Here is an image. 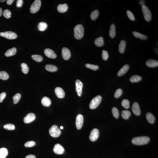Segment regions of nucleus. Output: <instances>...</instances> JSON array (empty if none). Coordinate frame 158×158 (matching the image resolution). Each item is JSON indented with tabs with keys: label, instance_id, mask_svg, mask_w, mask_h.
Wrapping results in <instances>:
<instances>
[{
	"label": "nucleus",
	"instance_id": "10",
	"mask_svg": "<svg viewBox=\"0 0 158 158\" xmlns=\"http://www.w3.org/2000/svg\"><path fill=\"white\" fill-rule=\"evenodd\" d=\"M53 150L54 153L59 155L63 154L65 152L64 148L59 144H57L54 145Z\"/></svg>",
	"mask_w": 158,
	"mask_h": 158
},
{
	"label": "nucleus",
	"instance_id": "47",
	"mask_svg": "<svg viewBox=\"0 0 158 158\" xmlns=\"http://www.w3.org/2000/svg\"><path fill=\"white\" fill-rule=\"evenodd\" d=\"M23 4V1L22 0H18L17 1L16 3V7L18 8L21 7Z\"/></svg>",
	"mask_w": 158,
	"mask_h": 158
},
{
	"label": "nucleus",
	"instance_id": "55",
	"mask_svg": "<svg viewBox=\"0 0 158 158\" xmlns=\"http://www.w3.org/2000/svg\"><path fill=\"white\" fill-rule=\"evenodd\" d=\"M1 2V1H0V3Z\"/></svg>",
	"mask_w": 158,
	"mask_h": 158
},
{
	"label": "nucleus",
	"instance_id": "43",
	"mask_svg": "<svg viewBox=\"0 0 158 158\" xmlns=\"http://www.w3.org/2000/svg\"><path fill=\"white\" fill-rule=\"evenodd\" d=\"M35 143L34 141H30L25 143L24 146L26 147H31L34 146Z\"/></svg>",
	"mask_w": 158,
	"mask_h": 158
},
{
	"label": "nucleus",
	"instance_id": "51",
	"mask_svg": "<svg viewBox=\"0 0 158 158\" xmlns=\"http://www.w3.org/2000/svg\"><path fill=\"white\" fill-rule=\"evenodd\" d=\"M3 14L2 9L1 8H0V17H1Z\"/></svg>",
	"mask_w": 158,
	"mask_h": 158
},
{
	"label": "nucleus",
	"instance_id": "29",
	"mask_svg": "<svg viewBox=\"0 0 158 158\" xmlns=\"http://www.w3.org/2000/svg\"><path fill=\"white\" fill-rule=\"evenodd\" d=\"M142 80V78L141 76L139 75H133L130 78V81L132 83L138 82Z\"/></svg>",
	"mask_w": 158,
	"mask_h": 158
},
{
	"label": "nucleus",
	"instance_id": "32",
	"mask_svg": "<svg viewBox=\"0 0 158 158\" xmlns=\"http://www.w3.org/2000/svg\"><path fill=\"white\" fill-rule=\"evenodd\" d=\"M131 112L128 110H123L122 111L121 115L122 117L124 119L127 120L131 116Z\"/></svg>",
	"mask_w": 158,
	"mask_h": 158
},
{
	"label": "nucleus",
	"instance_id": "53",
	"mask_svg": "<svg viewBox=\"0 0 158 158\" xmlns=\"http://www.w3.org/2000/svg\"><path fill=\"white\" fill-rule=\"evenodd\" d=\"M6 1L5 0H1V2L4 3Z\"/></svg>",
	"mask_w": 158,
	"mask_h": 158
},
{
	"label": "nucleus",
	"instance_id": "1",
	"mask_svg": "<svg viewBox=\"0 0 158 158\" xmlns=\"http://www.w3.org/2000/svg\"><path fill=\"white\" fill-rule=\"evenodd\" d=\"M150 141L149 137L146 136L137 137L133 138L132 142L137 145H142L148 143Z\"/></svg>",
	"mask_w": 158,
	"mask_h": 158
},
{
	"label": "nucleus",
	"instance_id": "14",
	"mask_svg": "<svg viewBox=\"0 0 158 158\" xmlns=\"http://www.w3.org/2000/svg\"><path fill=\"white\" fill-rule=\"evenodd\" d=\"M35 118V114L33 113H30L27 114L24 118V123L27 124L31 123L34 120Z\"/></svg>",
	"mask_w": 158,
	"mask_h": 158
},
{
	"label": "nucleus",
	"instance_id": "42",
	"mask_svg": "<svg viewBox=\"0 0 158 158\" xmlns=\"http://www.w3.org/2000/svg\"><path fill=\"white\" fill-rule=\"evenodd\" d=\"M123 93V90L121 89H118L116 90L114 94V97L116 98H118L122 95Z\"/></svg>",
	"mask_w": 158,
	"mask_h": 158
},
{
	"label": "nucleus",
	"instance_id": "39",
	"mask_svg": "<svg viewBox=\"0 0 158 158\" xmlns=\"http://www.w3.org/2000/svg\"><path fill=\"white\" fill-rule=\"evenodd\" d=\"M129 102L128 100L124 99L122 101V105L125 109H128L129 108Z\"/></svg>",
	"mask_w": 158,
	"mask_h": 158
},
{
	"label": "nucleus",
	"instance_id": "41",
	"mask_svg": "<svg viewBox=\"0 0 158 158\" xmlns=\"http://www.w3.org/2000/svg\"><path fill=\"white\" fill-rule=\"evenodd\" d=\"M4 128L5 129L9 130H13L15 129L14 125L13 124H6L4 126Z\"/></svg>",
	"mask_w": 158,
	"mask_h": 158
},
{
	"label": "nucleus",
	"instance_id": "26",
	"mask_svg": "<svg viewBox=\"0 0 158 158\" xmlns=\"http://www.w3.org/2000/svg\"><path fill=\"white\" fill-rule=\"evenodd\" d=\"M146 116L147 119L150 123H154L155 119V116L153 114L150 112H148L146 114Z\"/></svg>",
	"mask_w": 158,
	"mask_h": 158
},
{
	"label": "nucleus",
	"instance_id": "28",
	"mask_svg": "<svg viewBox=\"0 0 158 158\" xmlns=\"http://www.w3.org/2000/svg\"><path fill=\"white\" fill-rule=\"evenodd\" d=\"M48 27V24L44 22H41L39 23L37 28L39 31H43L45 30Z\"/></svg>",
	"mask_w": 158,
	"mask_h": 158
},
{
	"label": "nucleus",
	"instance_id": "52",
	"mask_svg": "<svg viewBox=\"0 0 158 158\" xmlns=\"http://www.w3.org/2000/svg\"><path fill=\"white\" fill-rule=\"evenodd\" d=\"M140 4L141 5H144V1H141L140 2Z\"/></svg>",
	"mask_w": 158,
	"mask_h": 158
},
{
	"label": "nucleus",
	"instance_id": "6",
	"mask_svg": "<svg viewBox=\"0 0 158 158\" xmlns=\"http://www.w3.org/2000/svg\"><path fill=\"white\" fill-rule=\"evenodd\" d=\"M50 136L56 138L59 137L61 133V131L56 125H53L50 127L49 131Z\"/></svg>",
	"mask_w": 158,
	"mask_h": 158
},
{
	"label": "nucleus",
	"instance_id": "40",
	"mask_svg": "<svg viewBox=\"0 0 158 158\" xmlns=\"http://www.w3.org/2000/svg\"><path fill=\"white\" fill-rule=\"evenodd\" d=\"M3 16L7 19H9L11 17V13L10 10L8 9H6L3 12Z\"/></svg>",
	"mask_w": 158,
	"mask_h": 158
},
{
	"label": "nucleus",
	"instance_id": "36",
	"mask_svg": "<svg viewBox=\"0 0 158 158\" xmlns=\"http://www.w3.org/2000/svg\"><path fill=\"white\" fill-rule=\"evenodd\" d=\"M32 59L37 62H41L43 60L42 56L39 55H33L31 56Z\"/></svg>",
	"mask_w": 158,
	"mask_h": 158
},
{
	"label": "nucleus",
	"instance_id": "35",
	"mask_svg": "<svg viewBox=\"0 0 158 158\" xmlns=\"http://www.w3.org/2000/svg\"><path fill=\"white\" fill-rule=\"evenodd\" d=\"M21 95L20 94L18 93L15 95L13 97L14 103V104H17L20 100Z\"/></svg>",
	"mask_w": 158,
	"mask_h": 158
},
{
	"label": "nucleus",
	"instance_id": "44",
	"mask_svg": "<svg viewBox=\"0 0 158 158\" xmlns=\"http://www.w3.org/2000/svg\"><path fill=\"white\" fill-rule=\"evenodd\" d=\"M127 16L129 18V19L131 21H134L135 20V17L133 13L130 10H127Z\"/></svg>",
	"mask_w": 158,
	"mask_h": 158
},
{
	"label": "nucleus",
	"instance_id": "18",
	"mask_svg": "<svg viewBox=\"0 0 158 158\" xmlns=\"http://www.w3.org/2000/svg\"><path fill=\"white\" fill-rule=\"evenodd\" d=\"M129 69V66L125 65L122 67V68L118 71L117 75L118 76H121L127 73Z\"/></svg>",
	"mask_w": 158,
	"mask_h": 158
},
{
	"label": "nucleus",
	"instance_id": "48",
	"mask_svg": "<svg viewBox=\"0 0 158 158\" xmlns=\"http://www.w3.org/2000/svg\"><path fill=\"white\" fill-rule=\"evenodd\" d=\"M14 1V0H7V1L6 3L7 5H11L12 4V3Z\"/></svg>",
	"mask_w": 158,
	"mask_h": 158
},
{
	"label": "nucleus",
	"instance_id": "50",
	"mask_svg": "<svg viewBox=\"0 0 158 158\" xmlns=\"http://www.w3.org/2000/svg\"><path fill=\"white\" fill-rule=\"evenodd\" d=\"M154 51L156 53L158 54V48H155L154 49Z\"/></svg>",
	"mask_w": 158,
	"mask_h": 158
},
{
	"label": "nucleus",
	"instance_id": "7",
	"mask_svg": "<svg viewBox=\"0 0 158 158\" xmlns=\"http://www.w3.org/2000/svg\"><path fill=\"white\" fill-rule=\"evenodd\" d=\"M0 36L9 40L15 39L17 37V35L12 31H6L0 33Z\"/></svg>",
	"mask_w": 158,
	"mask_h": 158
},
{
	"label": "nucleus",
	"instance_id": "38",
	"mask_svg": "<svg viewBox=\"0 0 158 158\" xmlns=\"http://www.w3.org/2000/svg\"><path fill=\"white\" fill-rule=\"evenodd\" d=\"M85 66L87 68L91 69L93 70H96L99 69L98 66L97 65L87 64H86Z\"/></svg>",
	"mask_w": 158,
	"mask_h": 158
},
{
	"label": "nucleus",
	"instance_id": "34",
	"mask_svg": "<svg viewBox=\"0 0 158 158\" xmlns=\"http://www.w3.org/2000/svg\"><path fill=\"white\" fill-rule=\"evenodd\" d=\"M21 67L22 72L24 74H26L29 72V69L28 65L25 63L21 64Z\"/></svg>",
	"mask_w": 158,
	"mask_h": 158
},
{
	"label": "nucleus",
	"instance_id": "27",
	"mask_svg": "<svg viewBox=\"0 0 158 158\" xmlns=\"http://www.w3.org/2000/svg\"><path fill=\"white\" fill-rule=\"evenodd\" d=\"M45 68L48 71L50 72H54L58 70V68L56 66L51 65H47L45 67Z\"/></svg>",
	"mask_w": 158,
	"mask_h": 158
},
{
	"label": "nucleus",
	"instance_id": "5",
	"mask_svg": "<svg viewBox=\"0 0 158 158\" xmlns=\"http://www.w3.org/2000/svg\"><path fill=\"white\" fill-rule=\"evenodd\" d=\"M41 5V2L40 0H35L31 6L30 12L32 14L36 13L40 9Z\"/></svg>",
	"mask_w": 158,
	"mask_h": 158
},
{
	"label": "nucleus",
	"instance_id": "23",
	"mask_svg": "<svg viewBox=\"0 0 158 158\" xmlns=\"http://www.w3.org/2000/svg\"><path fill=\"white\" fill-rule=\"evenodd\" d=\"M16 52V49L15 48L9 49L5 53V55L6 57H11L14 56Z\"/></svg>",
	"mask_w": 158,
	"mask_h": 158
},
{
	"label": "nucleus",
	"instance_id": "12",
	"mask_svg": "<svg viewBox=\"0 0 158 158\" xmlns=\"http://www.w3.org/2000/svg\"><path fill=\"white\" fill-rule=\"evenodd\" d=\"M44 53L47 57L51 59H55L57 57V55L53 50L49 48L45 49Z\"/></svg>",
	"mask_w": 158,
	"mask_h": 158
},
{
	"label": "nucleus",
	"instance_id": "37",
	"mask_svg": "<svg viewBox=\"0 0 158 158\" xmlns=\"http://www.w3.org/2000/svg\"><path fill=\"white\" fill-rule=\"evenodd\" d=\"M112 112L115 118H118L119 116V112L118 109L116 107H113L112 108Z\"/></svg>",
	"mask_w": 158,
	"mask_h": 158
},
{
	"label": "nucleus",
	"instance_id": "19",
	"mask_svg": "<svg viewBox=\"0 0 158 158\" xmlns=\"http://www.w3.org/2000/svg\"><path fill=\"white\" fill-rule=\"evenodd\" d=\"M68 9V6L66 4H60L58 5L57 7V10L60 13H63L65 12Z\"/></svg>",
	"mask_w": 158,
	"mask_h": 158
},
{
	"label": "nucleus",
	"instance_id": "16",
	"mask_svg": "<svg viewBox=\"0 0 158 158\" xmlns=\"http://www.w3.org/2000/svg\"><path fill=\"white\" fill-rule=\"evenodd\" d=\"M55 93L56 95L60 98H63L65 97V93L64 91L62 88L57 87L55 89Z\"/></svg>",
	"mask_w": 158,
	"mask_h": 158
},
{
	"label": "nucleus",
	"instance_id": "33",
	"mask_svg": "<svg viewBox=\"0 0 158 158\" xmlns=\"http://www.w3.org/2000/svg\"><path fill=\"white\" fill-rule=\"evenodd\" d=\"M9 78L8 74L5 71H0V79L4 80H6Z\"/></svg>",
	"mask_w": 158,
	"mask_h": 158
},
{
	"label": "nucleus",
	"instance_id": "3",
	"mask_svg": "<svg viewBox=\"0 0 158 158\" xmlns=\"http://www.w3.org/2000/svg\"><path fill=\"white\" fill-rule=\"evenodd\" d=\"M142 9L145 20L146 21L150 22L152 18V14L149 8L144 5H142Z\"/></svg>",
	"mask_w": 158,
	"mask_h": 158
},
{
	"label": "nucleus",
	"instance_id": "30",
	"mask_svg": "<svg viewBox=\"0 0 158 158\" xmlns=\"http://www.w3.org/2000/svg\"><path fill=\"white\" fill-rule=\"evenodd\" d=\"M8 154V150L6 148H3L0 149V158H5Z\"/></svg>",
	"mask_w": 158,
	"mask_h": 158
},
{
	"label": "nucleus",
	"instance_id": "2",
	"mask_svg": "<svg viewBox=\"0 0 158 158\" xmlns=\"http://www.w3.org/2000/svg\"><path fill=\"white\" fill-rule=\"evenodd\" d=\"M74 36L77 40L81 39L84 35V28L83 26L78 24L75 26L74 29Z\"/></svg>",
	"mask_w": 158,
	"mask_h": 158
},
{
	"label": "nucleus",
	"instance_id": "46",
	"mask_svg": "<svg viewBox=\"0 0 158 158\" xmlns=\"http://www.w3.org/2000/svg\"><path fill=\"white\" fill-rule=\"evenodd\" d=\"M6 93L5 92H3L0 94V103L3 102V100L6 96Z\"/></svg>",
	"mask_w": 158,
	"mask_h": 158
},
{
	"label": "nucleus",
	"instance_id": "9",
	"mask_svg": "<svg viewBox=\"0 0 158 158\" xmlns=\"http://www.w3.org/2000/svg\"><path fill=\"white\" fill-rule=\"evenodd\" d=\"M99 131L97 129H94L91 132L89 136L90 140L92 142L96 141L98 138Z\"/></svg>",
	"mask_w": 158,
	"mask_h": 158
},
{
	"label": "nucleus",
	"instance_id": "20",
	"mask_svg": "<svg viewBox=\"0 0 158 158\" xmlns=\"http://www.w3.org/2000/svg\"><path fill=\"white\" fill-rule=\"evenodd\" d=\"M133 34L135 37L142 40H146L148 38L147 36L142 34L138 32L133 31Z\"/></svg>",
	"mask_w": 158,
	"mask_h": 158
},
{
	"label": "nucleus",
	"instance_id": "22",
	"mask_svg": "<svg viewBox=\"0 0 158 158\" xmlns=\"http://www.w3.org/2000/svg\"><path fill=\"white\" fill-rule=\"evenodd\" d=\"M41 103L44 106L46 107H49L51 104V101L50 98L47 97L43 98L41 100Z\"/></svg>",
	"mask_w": 158,
	"mask_h": 158
},
{
	"label": "nucleus",
	"instance_id": "45",
	"mask_svg": "<svg viewBox=\"0 0 158 158\" xmlns=\"http://www.w3.org/2000/svg\"><path fill=\"white\" fill-rule=\"evenodd\" d=\"M102 57L104 61H107L109 57L108 52L105 50H103L102 53Z\"/></svg>",
	"mask_w": 158,
	"mask_h": 158
},
{
	"label": "nucleus",
	"instance_id": "15",
	"mask_svg": "<svg viewBox=\"0 0 158 158\" xmlns=\"http://www.w3.org/2000/svg\"><path fill=\"white\" fill-rule=\"evenodd\" d=\"M132 110L134 114L137 116L140 115L141 114V110L140 105L137 102H135L132 106Z\"/></svg>",
	"mask_w": 158,
	"mask_h": 158
},
{
	"label": "nucleus",
	"instance_id": "8",
	"mask_svg": "<svg viewBox=\"0 0 158 158\" xmlns=\"http://www.w3.org/2000/svg\"><path fill=\"white\" fill-rule=\"evenodd\" d=\"M84 117L82 114H79L76 117V125L77 128L80 129L82 128L84 123Z\"/></svg>",
	"mask_w": 158,
	"mask_h": 158
},
{
	"label": "nucleus",
	"instance_id": "21",
	"mask_svg": "<svg viewBox=\"0 0 158 158\" xmlns=\"http://www.w3.org/2000/svg\"><path fill=\"white\" fill-rule=\"evenodd\" d=\"M126 43L125 41L122 40L120 43L118 51L120 53L123 54L125 51Z\"/></svg>",
	"mask_w": 158,
	"mask_h": 158
},
{
	"label": "nucleus",
	"instance_id": "25",
	"mask_svg": "<svg viewBox=\"0 0 158 158\" xmlns=\"http://www.w3.org/2000/svg\"><path fill=\"white\" fill-rule=\"evenodd\" d=\"M95 44L97 46L101 47L104 44V39L102 37H99L96 39L95 41Z\"/></svg>",
	"mask_w": 158,
	"mask_h": 158
},
{
	"label": "nucleus",
	"instance_id": "13",
	"mask_svg": "<svg viewBox=\"0 0 158 158\" xmlns=\"http://www.w3.org/2000/svg\"><path fill=\"white\" fill-rule=\"evenodd\" d=\"M76 91L79 96H81L82 94V88L83 84L80 80H77L76 82Z\"/></svg>",
	"mask_w": 158,
	"mask_h": 158
},
{
	"label": "nucleus",
	"instance_id": "54",
	"mask_svg": "<svg viewBox=\"0 0 158 158\" xmlns=\"http://www.w3.org/2000/svg\"><path fill=\"white\" fill-rule=\"evenodd\" d=\"M60 128L61 129H63V127L61 126L60 127Z\"/></svg>",
	"mask_w": 158,
	"mask_h": 158
},
{
	"label": "nucleus",
	"instance_id": "31",
	"mask_svg": "<svg viewBox=\"0 0 158 158\" xmlns=\"http://www.w3.org/2000/svg\"><path fill=\"white\" fill-rule=\"evenodd\" d=\"M99 11L97 9L94 11L92 12L91 14V18L92 20L95 21L98 16L99 15Z\"/></svg>",
	"mask_w": 158,
	"mask_h": 158
},
{
	"label": "nucleus",
	"instance_id": "24",
	"mask_svg": "<svg viewBox=\"0 0 158 158\" xmlns=\"http://www.w3.org/2000/svg\"><path fill=\"white\" fill-rule=\"evenodd\" d=\"M109 35L112 38H114L116 35V27L114 24H112L110 26L109 31Z\"/></svg>",
	"mask_w": 158,
	"mask_h": 158
},
{
	"label": "nucleus",
	"instance_id": "17",
	"mask_svg": "<svg viewBox=\"0 0 158 158\" xmlns=\"http://www.w3.org/2000/svg\"><path fill=\"white\" fill-rule=\"evenodd\" d=\"M146 64L149 67H155L158 66V61L156 60L150 59L146 62Z\"/></svg>",
	"mask_w": 158,
	"mask_h": 158
},
{
	"label": "nucleus",
	"instance_id": "4",
	"mask_svg": "<svg viewBox=\"0 0 158 158\" xmlns=\"http://www.w3.org/2000/svg\"><path fill=\"white\" fill-rule=\"evenodd\" d=\"M102 100V97L101 95H98L92 100L90 102L89 107L91 109L96 108L100 104Z\"/></svg>",
	"mask_w": 158,
	"mask_h": 158
},
{
	"label": "nucleus",
	"instance_id": "49",
	"mask_svg": "<svg viewBox=\"0 0 158 158\" xmlns=\"http://www.w3.org/2000/svg\"><path fill=\"white\" fill-rule=\"evenodd\" d=\"M35 156L33 155H29L26 156L25 158H35Z\"/></svg>",
	"mask_w": 158,
	"mask_h": 158
},
{
	"label": "nucleus",
	"instance_id": "11",
	"mask_svg": "<svg viewBox=\"0 0 158 158\" xmlns=\"http://www.w3.org/2000/svg\"><path fill=\"white\" fill-rule=\"evenodd\" d=\"M62 55L65 60H68L71 56L70 50L66 48H63L62 49Z\"/></svg>",
	"mask_w": 158,
	"mask_h": 158
}]
</instances>
